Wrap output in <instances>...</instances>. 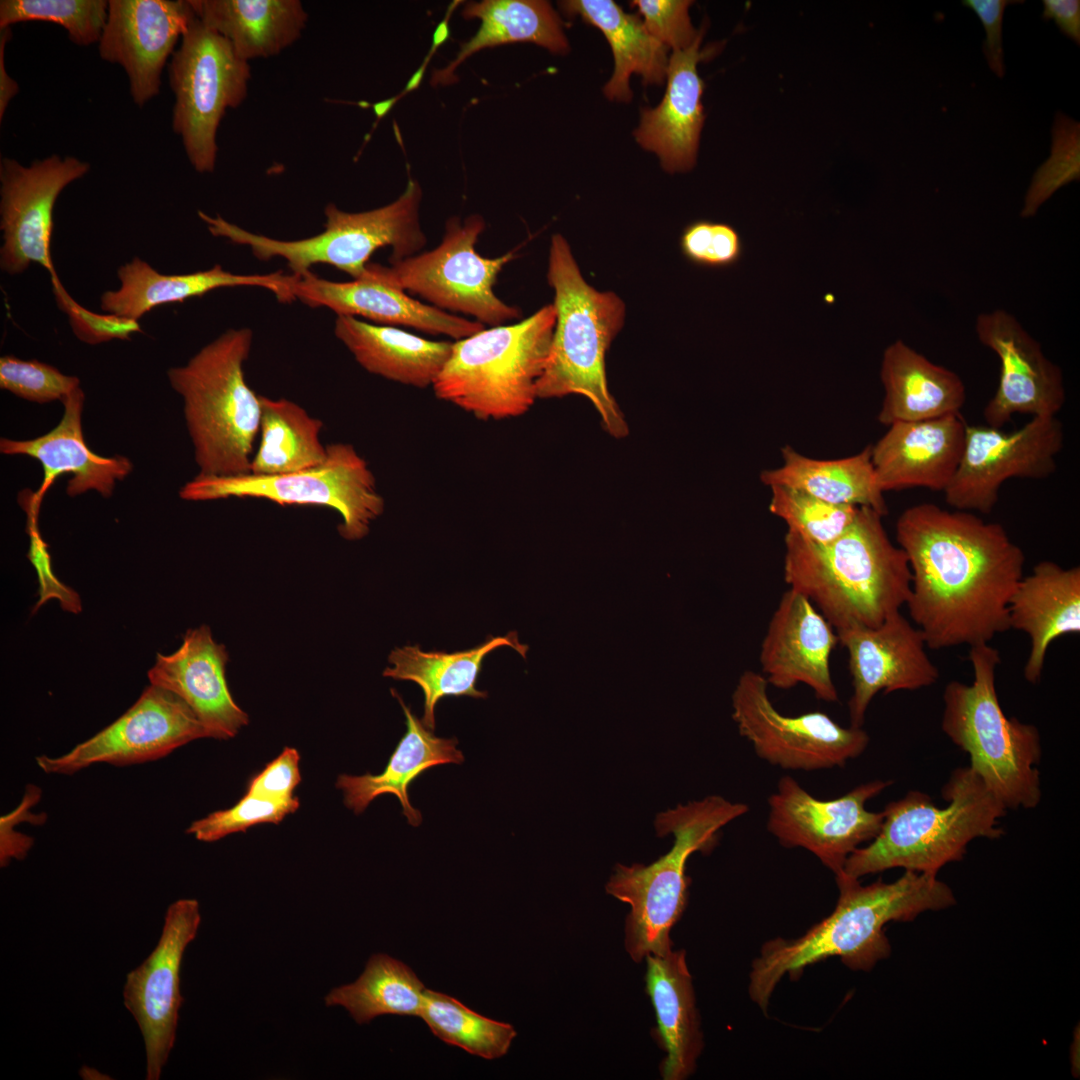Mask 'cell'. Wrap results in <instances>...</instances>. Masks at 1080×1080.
<instances>
[{"instance_id":"obj_1","label":"cell","mask_w":1080,"mask_h":1080,"mask_svg":"<svg viewBox=\"0 0 1080 1080\" xmlns=\"http://www.w3.org/2000/svg\"><path fill=\"white\" fill-rule=\"evenodd\" d=\"M896 540L911 571L905 606L927 648L989 643L1010 629L1025 556L1001 524L923 502L900 514Z\"/></svg>"},{"instance_id":"obj_2","label":"cell","mask_w":1080,"mask_h":1080,"mask_svg":"<svg viewBox=\"0 0 1080 1080\" xmlns=\"http://www.w3.org/2000/svg\"><path fill=\"white\" fill-rule=\"evenodd\" d=\"M835 878L839 897L833 912L798 938L767 941L752 962L748 991L764 1013L784 975L796 979L807 966L829 957H839L853 970L869 971L891 954L887 923L912 921L956 903L947 884L925 873L905 870L893 882L869 885L845 873Z\"/></svg>"},{"instance_id":"obj_3","label":"cell","mask_w":1080,"mask_h":1080,"mask_svg":"<svg viewBox=\"0 0 1080 1080\" xmlns=\"http://www.w3.org/2000/svg\"><path fill=\"white\" fill-rule=\"evenodd\" d=\"M882 518L872 508L859 507L849 527L828 543L785 534L784 581L804 594L836 631L876 627L909 599L908 559L890 541Z\"/></svg>"},{"instance_id":"obj_4","label":"cell","mask_w":1080,"mask_h":1080,"mask_svg":"<svg viewBox=\"0 0 1080 1080\" xmlns=\"http://www.w3.org/2000/svg\"><path fill=\"white\" fill-rule=\"evenodd\" d=\"M547 279L554 290L556 324L537 399L582 395L604 430L615 439L625 438L629 427L610 393L605 368L609 347L624 324L625 304L617 294L586 282L561 234L551 238Z\"/></svg>"},{"instance_id":"obj_5","label":"cell","mask_w":1080,"mask_h":1080,"mask_svg":"<svg viewBox=\"0 0 1080 1080\" xmlns=\"http://www.w3.org/2000/svg\"><path fill=\"white\" fill-rule=\"evenodd\" d=\"M942 796L949 803L944 808L919 791L888 803L879 833L848 857L843 873L859 879L904 868L937 876L946 864L963 859L972 840L1004 834L999 820L1007 808L970 767L952 772Z\"/></svg>"},{"instance_id":"obj_6","label":"cell","mask_w":1080,"mask_h":1080,"mask_svg":"<svg viewBox=\"0 0 1080 1080\" xmlns=\"http://www.w3.org/2000/svg\"><path fill=\"white\" fill-rule=\"evenodd\" d=\"M748 811L746 804L718 795L679 804L655 818L658 836H674L665 855L648 865H615L605 889L630 906L624 945L631 959L641 962L649 954L664 955L672 950L670 931L687 903L688 858L695 852H710L720 829Z\"/></svg>"},{"instance_id":"obj_7","label":"cell","mask_w":1080,"mask_h":1080,"mask_svg":"<svg viewBox=\"0 0 1080 1080\" xmlns=\"http://www.w3.org/2000/svg\"><path fill=\"white\" fill-rule=\"evenodd\" d=\"M252 339L249 328L229 329L185 365L167 372L171 387L184 401L199 474L250 473L261 420L260 395L249 387L244 373Z\"/></svg>"},{"instance_id":"obj_8","label":"cell","mask_w":1080,"mask_h":1080,"mask_svg":"<svg viewBox=\"0 0 1080 1080\" xmlns=\"http://www.w3.org/2000/svg\"><path fill=\"white\" fill-rule=\"evenodd\" d=\"M969 660L972 684L954 680L945 686L941 728L968 753L969 767L1007 809L1034 808L1041 799L1039 732L1001 708L995 686L999 651L989 643L974 645Z\"/></svg>"},{"instance_id":"obj_9","label":"cell","mask_w":1080,"mask_h":1080,"mask_svg":"<svg viewBox=\"0 0 1080 1080\" xmlns=\"http://www.w3.org/2000/svg\"><path fill=\"white\" fill-rule=\"evenodd\" d=\"M555 324V307L547 304L518 323L456 340L432 385L435 395L478 419L523 415L537 399Z\"/></svg>"},{"instance_id":"obj_10","label":"cell","mask_w":1080,"mask_h":1080,"mask_svg":"<svg viewBox=\"0 0 1080 1080\" xmlns=\"http://www.w3.org/2000/svg\"><path fill=\"white\" fill-rule=\"evenodd\" d=\"M422 190L410 179L404 192L392 203L364 212H345L335 204L325 207L324 230L300 240H278L247 231L221 216L199 211L210 233L235 244L248 246L259 260L280 257L296 276L310 272L315 264L331 265L353 279L363 278L372 254L391 247L390 263L414 256L424 248L426 236L419 224Z\"/></svg>"},{"instance_id":"obj_11","label":"cell","mask_w":1080,"mask_h":1080,"mask_svg":"<svg viewBox=\"0 0 1080 1080\" xmlns=\"http://www.w3.org/2000/svg\"><path fill=\"white\" fill-rule=\"evenodd\" d=\"M187 501L260 498L278 505H314L336 510L338 531L347 540L368 535L385 502L366 460L348 443L327 445L318 466L280 475L209 476L198 474L179 491Z\"/></svg>"},{"instance_id":"obj_12","label":"cell","mask_w":1080,"mask_h":1080,"mask_svg":"<svg viewBox=\"0 0 1080 1080\" xmlns=\"http://www.w3.org/2000/svg\"><path fill=\"white\" fill-rule=\"evenodd\" d=\"M484 229L478 214L464 221L452 217L437 247L390 266L368 263L364 277L416 294L442 311L463 313L490 327L504 325L521 316V310L498 298L493 287L514 253L481 256L475 245Z\"/></svg>"},{"instance_id":"obj_13","label":"cell","mask_w":1080,"mask_h":1080,"mask_svg":"<svg viewBox=\"0 0 1080 1080\" xmlns=\"http://www.w3.org/2000/svg\"><path fill=\"white\" fill-rule=\"evenodd\" d=\"M175 96L172 129L199 173H212L217 158L216 135L228 108L246 98L250 67L231 43L197 17L168 65Z\"/></svg>"},{"instance_id":"obj_14","label":"cell","mask_w":1080,"mask_h":1080,"mask_svg":"<svg viewBox=\"0 0 1080 1080\" xmlns=\"http://www.w3.org/2000/svg\"><path fill=\"white\" fill-rule=\"evenodd\" d=\"M768 687L762 673L746 670L732 694V718L761 759L785 770L816 771L842 767L867 748L862 727H843L820 711L782 714Z\"/></svg>"},{"instance_id":"obj_15","label":"cell","mask_w":1080,"mask_h":1080,"mask_svg":"<svg viewBox=\"0 0 1080 1080\" xmlns=\"http://www.w3.org/2000/svg\"><path fill=\"white\" fill-rule=\"evenodd\" d=\"M891 783L873 780L821 800L784 775L768 798L767 829L784 847L806 849L839 876L848 857L879 833L883 812L869 811L866 803Z\"/></svg>"},{"instance_id":"obj_16","label":"cell","mask_w":1080,"mask_h":1080,"mask_svg":"<svg viewBox=\"0 0 1080 1080\" xmlns=\"http://www.w3.org/2000/svg\"><path fill=\"white\" fill-rule=\"evenodd\" d=\"M1064 431L1056 416L1032 417L1012 432L991 426H966L958 469L945 489L954 509L990 513L1008 479H1045L1057 467Z\"/></svg>"},{"instance_id":"obj_17","label":"cell","mask_w":1080,"mask_h":1080,"mask_svg":"<svg viewBox=\"0 0 1080 1080\" xmlns=\"http://www.w3.org/2000/svg\"><path fill=\"white\" fill-rule=\"evenodd\" d=\"M207 732L189 706L172 692L147 686L119 718L60 756L39 755L47 774L71 775L94 764L127 766L161 759Z\"/></svg>"},{"instance_id":"obj_18","label":"cell","mask_w":1080,"mask_h":1080,"mask_svg":"<svg viewBox=\"0 0 1080 1080\" xmlns=\"http://www.w3.org/2000/svg\"><path fill=\"white\" fill-rule=\"evenodd\" d=\"M73 156L52 154L25 166L15 159L0 160V268L9 275L37 263L55 273L51 258L53 211L57 198L90 170Z\"/></svg>"},{"instance_id":"obj_19","label":"cell","mask_w":1080,"mask_h":1080,"mask_svg":"<svg viewBox=\"0 0 1080 1080\" xmlns=\"http://www.w3.org/2000/svg\"><path fill=\"white\" fill-rule=\"evenodd\" d=\"M201 922L199 903L179 899L165 914L157 945L126 976L124 1005L142 1033L146 1050V1079L158 1080L174 1046L179 1009L180 971L186 947Z\"/></svg>"},{"instance_id":"obj_20","label":"cell","mask_w":1080,"mask_h":1080,"mask_svg":"<svg viewBox=\"0 0 1080 1080\" xmlns=\"http://www.w3.org/2000/svg\"><path fill=\"white\" fill-rule=\"evenodd\" d=\"M195 17L189 0L108 1L99 56L124 69L138 107L159 94L163 68Z\"/></svg>"},{"instance_id":"obj_21","label":"cell","mask_w":1080,"mask_h":1080,"mask_svg":"<svg viewBox=\"0 0 1080 1080\" xmlns=\"http://www.w3.org/2000/svg\"><path fill=\"white\" fill-rule=\"evenodd\" d=\"M975 329L1000 361L998 386L983 412L988 426L1001 428L1017 413L1056 416L1066 400L1063 374L1039 342L1000 309L980 314Z\"/></svg>"},{"instance_id":"obj_22","label":"cell","mask_w":1080,"mask_h":1080,"mask_svg":"<svg viewBox=\"0 0 1080 1080\" xmlns=\"http://www.w3.org/2000/svg\"><path fill=\"white\" fill-rule=\"evenodd\" d=\"M836 633L848 654L853 689L848 701L851 726L862 727L867 709L880 691L918 690L939 678L920 629L900 611L876 627L855 626Z\"/></svg>"},{"instance_id":"obj_23","label":"cell","mask_w":1080,"mask_h":1080,"mask_svg":"<svg viewBox=\"0 0 1080 1080\" xmlns=\"http://www.w3.org/2000/svg\"><path fill=\"white\" fill-rule=\"evenodd\" d=\"M837 644L833 626L804 594L789 588L782 594L761 643V673L768 685L777 689L804 684L817 699L836 702L830 656Z\"/></svg>"},{"instance_id":"obj_24","label":"cell","mask_w":1080,"mask_h":1080,"mask_svg":"<svg viewBox=\"0 0 1080 1080\" xmlns=\"http://www.w3.org/2000/svg\"><path fill=\"white\" fill-rule=\"evenodd\" d=\"M228 660L225 646L214 640L207 625H201L188 630L173 653H158L147 677L151 685L183 700L208 738L227 740L249 722L230 693L225 675Z\"/></svg>"},{"instance_id":"obj_25","label":"cell","mask_w":1080,"mask_h":1080,"mask_svg":"<svg viewBox=\"0 0 1080 1080\" xmlns=\"http://www.w3.org/2000/svg\"><path fill=\"white\" fill-rule=\"evenodd\" d=\"M966 426L960 413L888 426L871 446L879 489L884 493L922 487L944 492L958 469Z\"/></svg>"},{"instance_id":"obj_26","label":"cell","mask_w":1080,"mask_h":1080,"mask_svg":"<svg viewBox=\"0 0 1080 1080\" xmlns=\"http://www.w3.org/2000/svg\"><path fill=\"white\" fill-rule=\"evenodd\" d=\"M704 27L694 43L674 50L668 60L666 92L655 108L641 112L634 132L642 148L654 152L664 170L685 172L696 163L705 115L702 104L704 81L697 65L717 51L716 46L700 49Z\"/></svg>"},{"instance_id":"obj_27","label":"cell","mask_w":1080,"mask_h":1080,"mask_svg":"<svg viewBox=\"0 0 1080 1080\" xmlns=\"http://www.w3.org/2000/svg\"><path fill=\"white\" fill-rule=\"evenodd\" d=\"M291 294L294 300L312 308H329L337 316H360L385 325H402L433 335H446L455 340L485 328L476 320L417 301L406 292L369 277L335 282L310 271L301 276L294 275Z\"/></svg>"},{"instance_id":"obj_28","label":"cell","mask_w":1080,"mask_h":1080,"mask_svg":"<svg viewBox=\"0 0 1080 1080\" xmlns=\"http://www.w3.org/2000/svg\"><path fill=\"white\" fill-rule=\"evenodd\" d=\"M85 401L78 387L63 401L64 414L58 425L48 433L30 440L1 438L0 451L6 455H26L39 461L43 480L36 494L26 496L27 504L39 510L43 495L58 476L72 475L66 493L78 496L96 490L110 497L116 481L123 480L132 469V462L122 455L104 457L94 453L85 442L82 431V411Z\"/></svg>"},{"instance_id":"obj_29","label":"cell","mask_w":1080,"mask_h":1080,"mask_svg":"<svg viewBox=\"0 0 1080 1080\" xmlns=\"http://www.w3.org/2000/svg\"><path fill=\"white\" fill-rule=\"evenodd\" d=\"M120 287L105 291L100 308L109 314L139 321L157 306L183 302L218 288L253 286L270 290L281 302L293 301L294 276L281 271L270 274H235L216 264L210 269L187 274H162L139 257L117 270Z\"/></svg>"},{"instance_id":"obj_30","label":"cell","mask_w":1080,"mask_h":1080,"mask_svg":"<svg viewBox=\"0 0 1080 1080\" xmlns=\"http://www.w3.org/2000/svg\"><path fill=\"white\" fill-rule=\"evenodd\" d=\"M1010 629L1026 633L1031 642L1024 666L1025 679L1039 682L1047 650L1057 638L1080 632V568H1064L1043 560L1021 578L1008 605Z\"/></svg>"},{"instance_id":"obj_31","label":"cell","mask_w":1080,"mask_h":1080,"mask_svg":"<svg viewBox=\"0 0 1080 1080\" xmlns=\"http://www.w3.org/2000/svg\"><path fill=\"white\" fill-rule=\"evenodd\" d=\"M646 991L653 1005L655 1036L666 1053L660 1066L664 1080H683L696 1069L703 1035L692 977L684 950L645 957Z\"/></svg>"},{"instance_id":"obj_32","label":"cell","mask_w":1080,"mask_h":1080,"mask_svg":"<svg viewBox=\"0 0 1080 1080\" xmlns=\"http://www.w3.org/2000/svg\"><path fill=\"white\" fill-rule=\"evenodd\" d=\"M885 395L878 421L890 426L959 414L966 401L962 379L902 340L889 345L881 363Z\"/></svg>"},{"instance_id":"obj_33","label":"cell","mask_w":1080,"mask_h":1080,"mask_svg":"<svg viewBox=\"0 0 1080 1080\" xmlns=\"http://www.w3.org/2000/svg\"><path fill=\"white\" fill-rule=\"evenodd\" d=\"M398 699L406 718V732L397 744L383 770L378 775L366 773L361 776L342 774L336 787L343 792L344 804L356 814L362 813L378 796L395 795L400 801L403 814L412 826L422 823L421 813L409 800L408 788L422 773L442 764H461L464 756L457 749L456 738H440L428 729L401 696L391 690Z\"/></svg>"},{"instance_id":"obj_34","label":"cell","mask_w":1080,"mask_h":1080,"mask_svg":"<svg viewBox=\"0 0 1080 1080\" xmlns=\"http://www.w3.org/2000/svg\"><path fill=\"white\" fill-rule=\"evenodd\" d=\"M334 333L366 371L417 388L433 385L453 346L346 315L337 316Z\"/></svg>"},{"instance_id":"obj_35","label":"cell","mask_w":1080,"mask_h":1080,"mask_svg":"<svg viewBox=\"0 0 1080 1080\" xmlns=\"http://www.w3.org/2000/svg\"><path fill=\"white\" fill-rule=\"evenodd\" d=\"M196 17L245 61L279 54L301 36L308 14L298 0H189Z\"/></svg>"},{"instance_id":"obj_36","label":"cell","mask_w":1080,"mask_h":1080,"mask_svg":"<svg viewBox=\"0 0 1080 1080\" xmlns=\"http://www.w3.org/2000/svg\"><path fill=\"white\" fill-rule=\"evenodd\" d=\"M508 646L526 658L528 645L519 642L516 632L504 636L489 637L474 648L447 653L425 652L419 646H404L391 651L383 676L395 680H407L420 686L424 694L423 724L435 729L434 710L443 698L469 696L486 698L487 692L476 688L482 663L491 651Z\"/></svg>"},{"instance_id":"obj_37","label":"cell","mask_w":1080,"mask_h":1080,"mask_svg":"<svg viewBox=\"0 0 1080 1080\" xmlns=\"http://www.w3.org/2000/svg\"><path fill=\"white\" fill-rule=\"evenodd\" d=\"M462 16L466 20L477 18L481 21V25L477 33L461 45L456 57L446 67L433 72L431 78L433 86L454 83L458 66L485 48L516 42H530L556 54L569 51V43L564 34L562 22L547 1L469 2L464 7Z\"/></svg>"},{"instance_id":"obj_38","label":"cell","mask_w":1080,"mask_h":1080,"mask_svg":"<svg viewBox=\"0 0 1080 1080\" xmlns=\"http://www.w3.org/2000/svg\"><path fill=\"white\" fill-rule=\"evenodd\" d=\"M568 15H578L598 28L607 39L613 56L614 72L604 87L613 101L632 98L629 78L639 74L645 84L661 85L666 78L668 48L647 31L641 18L625 12L612 0H570L560 3Z\"/></svg>"},{"instance_id":"obj_39","label":"cell","mask_w":1080,"mask_h":1080,"mask_svg":"<svg viewBox=\"0 0 1080 1080\" xmlns=\"http://www.w3.org/2000/svg\"><path fill=\"white\" fill-rule=\"evenodd\" d=\"M782 464L763 470L760 481L770 487L783 485L802 490L837 505L869 507L882 516L888 512L871 462V446L840 459L807 457L793 447L781 449Z\"/></svg>"},{"instance_id":"obj_40","label":"cell","mask_w":1080,"mask_h":1080,"mask_svg":"<svg viewBox=\"0 0 1080 1080\" xmlns=\"http://www.w3.org/2000/svg\"><path fill=\"white\" fill-rule=\"evenodd\" d=\"M260 402L261 440L252 457L251 474H288L324 462L327 446L320 442L321 420L288 399L260 395Z\"/></svg>"},{"instance_id":"obj_41","label":"cell","mask_w":1080,"mask_h":1080,"mask_svg":"<svg viewBox=\"0 0 1080 1080\" xmlns=\"http://www.w3.org/2000/svg\"><path fill=\"white\" fill-rule=\"evenodd\" d=\"M425 986L413 970L386 954L372 955L359 978L332 989L326 1006H342L358 1024L385 1015L420 1016Z\"/></svg>"},{"instance_id":"obj_42","label":"cell","mask_w":1080,"mask_h":1080,"mask_svg":"<svg viewBox=\"0 0 1080 1080\" xmlns=\"http://www.w3.org/2000/svg\"><path fill=\"white\" fill-rule=\"evenodd\" d=\"M419 1017L443 1042L489 1060L504 1056L517 1035L511 1024L484 1017L457 999L429 989H425Z\"/></svg>"},{"instance_id":"obj_43","label":"cell","mask_w":1080,"mask_h":1080,"mask_svg":"<svg viewBox=\"0 0 1080 1080\" xmlns=\"http://www.w3.org/2000/svg\"><path fill=\"white\" fill-rule=\"evenodd\" d=\"M108 14L106 0H1L0 29L41 21L63 27L78 46L98 43Z\"/></svg>"},{"instance_id":"obj_44","label":"cell","mask_w":1080,"mask_h":1080,"mask_svg":"<svg viewBox=\"0 0 1080 1080\" xmlns=\"http://www.w3.org/2000/svg\"><path fill=\"white\" fill-rule=\"evenodd\" d=\"M769 488V511L787 524V531L816 543H828L840 536L853 522L859 508L829 503L788 486Z\"/></svg>"},{"instance_id":"obj_45","label":"cell","mask_w":1080,"mask_h":1080,"mask_svg":"<svg viewBox=\"0 0 1080 1080\" xmlns=\"http://www.w3.org/2000/svg\"><path fill=\"white\" fill-rule=\"evenodd\" d=\"M1079 178L1080 124L1058 112L1052 127L1051 154L1033 175L1021 217L1034 216L1058 189Z\"/></svg>"},{"instance_id":"obj_46","label":"cell","mask_w":1080,"mask_h":1080,"mask_svg":"<svg viewBox=\"0 0 1080 1080\" xmlns=\"http://www.w3.org/2000/svg\"><path fill=\"white\" fill-rule=\"evenodd\" d=\"M299 807V799L277 800L246 793L234 806L195 820L187 833L203 842L246 831L260 823H279Z\"/></svg>"},{"instance_id":"obj_47","label":"cell","mask_w":1080,"mask_h":1080,"mask_svg":"<svg viewBox=\"0 0 1080 1080\" xmlns=\"http://www.w3.org/2000/svg\"><path fill=\"white\" fill-rule=\"evenodd\" d=\"M0 387L32 402H62L80 387V381L38 360L6 355L0 358Z\"/></svg>"},{"instance_id":"obj_48","label":"cell","mask_w":1080,"mask_h":1080,"mask_svg":"<svg viewBox=\"0 0 1080 1080\" xmlns=\"http://www.w3.org/2000/svg\"><path fill=\"white\" fill-rule=\"evenodd\" d=\"M680 248L690 262L709 268L732 266L743 253L742 239L734 227L709 220L690 223L681 235Z\"/></svg>"},{"instance_id":"obj_49","label":"cell","mask_w":1080,"mask_h":1080,"mask_svg":"<svg viewBox=\"0 0 1080 1080\" xmlns=\"http://www.w3.org/2000/svg\"><path fill=\"white\" fill-rule=\"evenodd\" d=\"M52 292L60 311L65 313L73 334L83 343L97 345L114 339L130 340L141 333L139 321L114 314H99L75 301L65 290L56 272L51 274Z\"/></svg>"},{"instance_id":"obj_50","label":"cell","mask_w":1080,"mask_h":1080,"mask_svg":"<svg viewBox=\"0 0 1080 1080\" xmlns=\"http://www.w3.org/2000/svg\"><path fill=\"white\" fill-rule=\"evenodd\" d=\"M692 3L688 0H636L630 5L642 16L651 36L674 51L691 46L700 33L689 16Z\"/></svg>"},{"instance_id":"obj_51","label":"cell","mask_w":1080,"mask_h":1080,"mask_svg":"<svg viewBox=\"0 0 1080 1080\" xmlns=\"http://www.w3.org/2000/svg\"><path fill=\"white\" fill-rule=\"evenodd\" d=\"M27 531L30 536L27 557L37 572L39 583V598L33 612H36L47 601L56 599L64 611L73 614L80 613L82 604L78 593L60 582L53 572L50 554L37 528V517L28 516Z\"/></svg>"},{"instance_id":"obj_52","label":"cell","mask_w":1080,"mask_h":1080,"mask_svg":"<svg viewBox=\"0 0 1080 1080\" xmlns=\"http://www.w3.org/2000/svg\"><path fill=\"white\" fill-rule=\"evenodd\" d=\"M299 761L298 751L285 747L278 757L249 781L246 793L277 800L294 798V790L301 782Z\"/></svg>"},{"instance_id":"obj_53","label":"cell","mask_w":1080,"mask_h":1080,"mask_svg":"<svg viewBox=\"0 0 1080 1080\" xmlns=\"http://www.w3.org/2000/svg\"><path fill=\"white\" fill-rule=\"evenodd\" d=\"M1024 1L1013 0H965L963 6L970 8L978 16L986 32L983 45L984 55L989 68L1000 78L1005 74L1002 45V24L1005 8Z\"/></svg>"},{"instance_id":"obj_54","label":"cell","mask_w":1080,"mask_h":1080,"mask_svg":"<svg viewBox=\"0 0 1080 1080\" xmlns=\"http://www.w3.org/2000/svg\"><path fill=\"white\" fill-rule=\"evenodd\" d=\"M1042 16L1046 21L1053 20L1065 36L1080 44V1L1044 0Z\"/></svg>"},{"instance_id":"obj_55","label":"cell","mask_w":1080,"mask_h":1080,"mask_svg":"<svg viewBox=\"0 0 1080 1080\" xmlns=\"http://www.w3.org/2000/svg\"><path fill=\"white\" fill-rule=\"evenodd\" d=\"M11 37V27L0 29V122L9 103L19 92L18 83L8 74L5 65V49Z\"/></svg>"}]
</instances>
